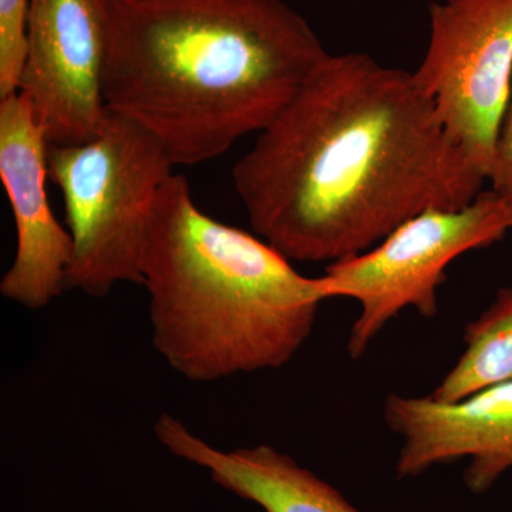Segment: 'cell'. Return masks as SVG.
I'll return each instance as SVG.
<instances>
[{"instance_id":"6da1fadb","label":"cell","mask_w":512,"mask_h":512,"mask_svg":"<svg viewBox=\"0 0 512 512\" xmlns=\"http://www.w3.org/2000/svg\"><path fill=\"white\" fill-rule=\"evenodd\" d=\"M487 181L413 73L365 53H329L232 168L255 234L303 264L362 254L421 212L466 207Z\"/></svg>"},{"instance_id":"7a4b0ae2","label":"cell","mask_w":512,"mask_h":512,"mask_svg":"<svg viewBox=\"0 0 512 512\" xmlns=\"http://www.w3.org/2000/svg\"><path fill=\"white\" fill-rule=\"evenodd\" d=\"M328 56L284 0H109L104 100L197 165L265 130Z\"/></svg>"},{"instance_id":"3957f363","label":"cell","mask_w":512,"mask_h":512,"mask_svg":"<svg viewBox=\"0 0 512 512\" xmlns=\"http://www.w3.org/2000/svg\"><path fill=\"white\" fill-rule=\"evenodd\" d=\"M291 262L258 235L202 212L187 178L174 173L141 265L154 348L197 383L288 365L325 302L316 278Z\"/></svg>"},{"instance_id":"277c9868","label":"cell","mask_w":512,"mask_h":512,"mask_svg":"<svg viewBox=\"0 0 512 512\" xmlns=\"http://www.w3.org/2000/svg\"><path fill=\"white\" fill-rule=\"evenodd\" d=\"M49 180L62 192L73 256L66 289L106 298L143 285L144 251L161 188L174 164L148 131L111 113L99 137L50 146Z\"/></svg>"},{"instance_id":"5b68a950","label":"cell","mask_w":512,"mask_h":512,"mask_svg":"<svg viewBox=\"0 0 512 512\" xmlns=\"http://www.w3.org/2000/svg\"><path fill=\"white\" fill-rule=\"evenodd\" d=\"M510 229L503 198L491 188L458 210L421 212L375 247L326 265L325 274L316 278L323 301L346 298L359 305L349 332V356L365 355L406 309L434 318L448 266L467 252L501 241Z\"/></svg>"},{"instance_id":"8992f818","label":"cell","mask_w":512,"mask_h":512,"mask_svg":"<svg viewBox=\"0 0 512 512\" xmlns=\"http://www.w3.org/2000/svg\"><path fill=\"white\" fill-rule=\"evenodd\" d=\"M413 77L448 137L490 180L511 103L512 0L433 3Z\"/></svg>"},{"instance_id":"52a82bcc","label":"cell","mask_w":512,"mask_h":512,"mask_svg":"<svg viewBox=\"0 0 512 512\" xmlns=\"http://www.w3.org/2000/svg\"><path fill=\"white\" fill-rule=\"evenodd\" d=\"M109 0H30L18 92L50 146H79L109 120L103 93Z\"/></svg>"},{"instance_id":"ba28073f","label":"cell","mask_w":512,"mask_h":512,"mask_svg":"<svg viewBox=\"0 0 512 512\" xmlns=\"http://www.w3.org/2000/svg\"><path fill=\"white\" fill-rule=\"evenodd\" d=\"M49 141L26 94L0 99V178L16 228V254L0 281L3 298L30 311L66 291L73 239L47 200Z\"/></svg>"},{"instance_id":"9c48e42d","label":"cell","mask_w":512,"mask_h":512,"mask_svg":"<svg viewBox=\"0 0 512 512\" xmlns=\"http://www.w3.org/2000/svg\"><path fill=\"white\" fill-rule=\"evenodd\" d=\"M384 421L402 440L396 473L414 477L467 458L464 481L481 494L512 468V379L454 402L390 394Z\"/></svg>"},{"instance_id":"30bf717a","label":"cell","mask_w":512,"mask_h":512,"mask_svg":"<svg viewBox=\"0 0 512 512\" xmlns=\"http://www.w3.org/2000/svg\"><path fill=\"white\" fill-rule=\"evenodd\" d=\"M154 433L175 457L204 468L215 484L264 512H362L338 488L268 444L225 451L163 413Z\"/></svg>"},{"instance_id":"8fae6325","label":"cell","mask_w":512,"mask_h":512,"mask_svg":"<svg viewBox=\"0 0 512 512\" xmlns=\"http://www.w3.org/2000/svg\"><path fill=\"white\" fill-rule=\"evenodd\" d=\"M463 340V353L430 394L441 402L512 379V289L498 291L494 302L468 323Z\"/></svg>"},{"instance_id":"7c38bea8","label":"cell","mask_w":512,"mask_h":512,"mask_svg":"<svg viewBox=\"0 0 512 512\" xmlns=\"http://www.w3.org/2000/svg\"><path fill=\"white\" fill-rule=\"evenodd\" d=\"M30 0H0V99L18 92L26 57Z\"/></svg>"},{"instance_id":"4fadbf2b","label":"cell","mask_w":512,"mask_h":512,"mask_svg":"<svg viewBox=\"0 0 512 512\" xmlns=\"http://www.w3.org/2000/svg\"><path fill=\"white\" fill-rule=\"evenodd\" d=\"M488 181L494 190H500L512 183V100L501 127L494 167Z\"/></svg>"},{"instance_id":"5bb4252c","label":"cell","mask_w":512,"mask_h":512,"mask_svg":"<svg viewBox=\"0 0 512 512\" xmlns=\"http://www.w3.org/2000/svg\"><path fill=\"white\" fill-rule=\"evenodd\" d=\"M494 190V188H493ZM498 194L503 198L505 207H507L508 214H510L511 224H512V183L507 185V187L500 188V190H495Z\"/></svg>"}]
</instances>
